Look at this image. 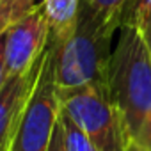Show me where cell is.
<instances>
[{"label":"cell","instance_id":"cell-8","mask_svg":"<svg viewBox=\"0 0 151 151\" xmlns=\"http://www.w3.org/2000/svg\"><path fill=\"white\" fill-rule=\"evenodd\" d=\"M59 121H60L62 130H64V140H66L68 151H96V147L93 146L87 133L62 110V107H60Z\"/></svg>","mask_w":151,"mask_h":151},{"label":"cell","instance_id":"cell-5","mask_svg":"<svg viewBox=\"0 0 151 151\" xmlns=\"http://www.w3.org/2000/svg\"><path fill=\"white\" fill-rule=\"evenodd\" d=\"M50 41V27L37 2L22 20L7 29L4 34L6 73L7 77L29 73L46 50Z\"/></svg>","mask_w":151,"mask_h":151},{"label":"cell","instance_id":"cell-6","mask_svg":"<svg viewBox=\"0 0 151 151\" xmlns=\"http://www.w3.org/2000/svg\"><path fill=\"white\" fill-rule=\"evenodd\" d=\"M37 69L39 60L29 73L7 77L2 89H0V151H7L9 140L22 116L25 101L34 87Z\"/></svg>","mask_w":151,"mask_h":151},{"label":"cell","instance_id":"cell-3","mask_svg":"<svg viewBox=\"0 0 151 151\" xmlns=\"http://www.w3.org/2000/svg\"><path fill=\"white\" fill-rule=\"evenodd\" d=\"M55 48L48 41L39 57L34 87L16 123L7 151H46L60 114V100L55 84Z\"/></svg>","mask_w":151,"mask_h":151},{"label":"cell","instance_id":"cell-10","mask_svg":"<svg viewBox=\"0 0 151 151\" xmlns=\"http://www.w3.org/2000/svg\"><path fill=\"white\" fill-rule=\"evenodd\" d=\"M84 2L96 13V16L110 29L119 30L121 27V13L126 0H84Z\"/></svg>","mask_w":151,"mask_h":151},{"label":"cell","instance_id":"cell-13","mask_svg":"<svg viewBox=\"0 0 151 151\" xmlns=\"http://www.w3.org/2000/svg\"><path fill=\"white\" fill-rule=\"evenodd\" d=\"M6 78L7 73H6V52H4V36H2L0 37V89H2Z\"/></svg>","mask_w":151,"mask_h":151},{"label":"cell","instance_id":"cell-11","mask_svg":"<svg viewBox=\"0 0 151 151\" xmlns=\"http://www.w3.org/2000/svg\"><path fill=\"white\" fill-rule=\"evenodd\" d=\"M37 2L36 0H0V37L11 25L22 20Z\"/></svg>","mask_w":151,"mask_h":151},{"label":"cell","instance_id":"cell-14","mask_svg":"<svg viewBox=\"0 0 151 151\" xmlns=\"http://www.w3.org/2000/svg\"><path fill=\"white\" fill-rule=\"evenodd\" d=\"M142 36H144V41H146L147 53H149V57H151V20H149V23L146 25V29L142 30Z\"/></svg>","mask_w":151,"mask_h":151},{"label":"cell","instance_id":"cell-9","mask_svg":"<svg viewBox=\"0 0 151 151\" xmlns=\"http://www.w3.org/2000/svg\"><path fill=\"white\" fill-rule=\"evenodd\" d=\"M151 20V0H126L121 13V27L144 30Z\"/></svg>","mask_w":151,"mask_h":151},{"label":"cell","instance_id":"cell-12","mask_svg":"<svg viewBox=\"0 0 151 151\" xmlns=\"http://www.w3.org/2000/svg\"><path fill=\"white\" fill-rule=\"evenodd\" d=\"M46 151H68V146H66V140H64V130H62L60 121H57V126L53 130V135H52V140H50V146H48Z\"/></svg>","mask_w":151,"mask_h":151},{"label":"cell","instance_id":"cell-2","mask_svg":"<svg viewBox=\"0 0 151 151\" xmlns=\"http://www.w3.org/2000/svg\"><path fill=\"white\" fill-rule=\"evenodd\" d=\"M112 36L114 30L82 0L73 34L62 43L50 41L55 48L53 69L59 100L93 86H107Z\"/></svg>","mask_w":151,"mask_h":151},{"label":"cell","instance_id":"cell-7","mask_svg":"<svg viewBox=\"0 0 151 151\" xmlns=\"http://www.w3.org/2000/svg\"><path fill=\"white\" fill-rule=\"evenodd\" d=\"M39 4L50 27V41H66L77 27L82 0H41Z\"/></svg>","mask_w":151,"mask_h":151},{"label":"cell","instance_id":"cell-4","mask_svg":"<svg viewBox=\"0 0 151 151\" xmlns=\"http://www.w3.org/2000/svg\"><path fill=\"white\" fill-rule=\"evenodd\" d=\"M62 110L91 139L96 151H132L107 86H93L60 98Z\"/></svg>","mask_w":151,"mask_h":151},{"label":"cell","instance_id":"cell-1","mask_svg":"<svg viewBox=\"0 0 151 151\" xmlns=\"http://www.w3.org/2000/svg\"><path fill=\"white\" fill-rule=\"evenodd\" d=\"M109 66V96L124 124L132 151H151V57L140 30L119 27Z\"/></svg>","mask_w":151,"mask_h":151}]
</instances>
